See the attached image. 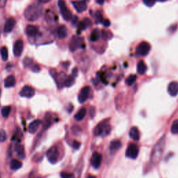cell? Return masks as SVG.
Segmentation results:
<instances>
[{
    "instance_id": "6da1fadb",
    "label": "cell",
    "mask_w": 178,
    "mask_h": 178,
    "mask_svg": "<svg viewBox=\"0 0 178 178\" xmlns=\"http://www.w3.org/2000/svg\"><path fill=\"white\" fill-rule=\"evenodd\" d=\"M165 147V136H163L162 138L158 140L157 144L155 145L152 149L151 157H150V161L152 164L157 165L159 161H161L162 156H163V152L164 151Z\"/></svg>"
},
{
    "instance_id": "7a4b0ae2",
    "label": "cell",
    "mask_w": 178,
    "mask_h": 178,
    "mask_svg": "<svg viewBox=\"0 0 178 178\" xmlns=\"http://www.w3.org/2000/svg\"><path fill=\"white\" fill-rule=\"evenodd\" d=\"M43 7L40 4H32L28 7L24 11V17L27 20L35 21L41 16Z\"/></svg>"
},
{
    "instance_id": "3957f363",
    "label": "cell",
    "mask_w": 178,
    "mask_h": 178,
    "mask_svg": "<svg viewBox=\"0 0 178 178\" xmlns=\"http://www.w3.org/2000/svg\"><path fill=\"white\" fill-rule=\"evenodd\" d=\"M106 132V134H107L110 132V126L107 124V120H104L101 122L97 125L94 131H93V134L95 136H99L102 135L103 134Z\"/></svg>"
},
{
    "instance_id": "277c9868",
    "label": "cell",
    "mask_w": 178,
    "mask_h": 178,
    "mask_svg": "<svg viewBox=\"0 0 178 178\" xmlns=\"http://www.w3.org/2000/svg\"><path fill=\"white\" fill-rule=\"evenodd\" d=\"M58 4L64 19L66 21L70 20L72 19V13L69 10V8L67 7L66 4H65V2L64 0H58Z\"/></svg>"
},
{
    "instance_id": "5b68a950",
    "label": "cell",
    "mask_w": 178,
    "mask_h": 178,
    "mask_svg": "<svg viewBox=\"0 0 178 178\" xmlns=\"http://www.w3.org/2000/svg\"><path fill=\"white\" fill-rule=\"evenodd\" d=\"M151 47L150 45L147 42H142L137 46L136 48V54L140 57H145L149 54L150 51Z\"/></svg>"
},
{
    "instance_id": "8992f818",
    "label": "cell",
    "mask_w": 178,
    "mask_h": 178,
    "mask_svg": "<svg viewBox=\"0 0 178 178\" xmlns=\"http://www.w3.org/2000/svg\"><path fill=\"white\" fill-rule=\"evenodd\" d=\"M59 156V152L58 148L56 146H53L50 149L48 150L47 152V157H48L49 161L52 164H55L57 162Z\"/></svg>"
},
{
    "instance_id": "52a82bcc",
    "label": "cell",
    "mask_w": 178,
    "mask_h": 178,
    "mask_svg": "<svg viewBox=\"0 0 178 178\" xmlns=\"http://www.w3.org/2000/svg\"><path fill=\"white\" fill-rule=\"evenodd\" d=\"M84 40L83 38H81L79 36H73V38H71L70 44H69V48L70 49V50L72 52L75 51L76 49L78 48H80L82 45H83Z\"/></svg>"
},
{
    "instance_id": "ba28073f",
    "label": "cell",
    "mask_w": 178,
    "mask_h": 178,
    "mask_svg": "<svg viewBox=\"0 0 178 178\" xmlns=\"http://www.w3.org/2000/svg\"><path fill=\"white\" fill-rule=\"evenodd\" d=\"M139 155V148L134 143H131L128 145L126 150V156L131 159H136Z\"/></svg>"
},
{
    "instance_id": "9c48e42d",
    "label": "cell",
    "mask_w": 178,
    "mask_h": 178,
    "mask_svg": "<svg viewBox=\"0 0 178 178\" xmlns=\"http://www.w3.org/2000/svg\"><path fill=\"white\" fill-rule=\"evenodd\" d=\"M90 91V89L89 86H85L84 87L83 89H82L79 93V95H78V100H79L80 103L82 104V103L85 102L87 99H88Z\"/></svg>"
},
{
    "instance_id": "30bf717a",
    "label": "cell",
    "mask_w": 178,
    "mask_h": 178,
    "mask_svg": "<svg viewBox=\"0 0 178 178\" xmlns=\"http://www.w3.org/2000/svg\"><path fill=\"white\" fill-rule=\"evenodd\" d=\"M35 95V90L29 86H24L20 92V95L24 98H31Z\"/></svg>"
},
{
    "instance_id": "8fae6325",
    "label": "cell",
    "mask_w": 178,
    "mask_h": 178,
    "mask_svg": "<svg viewBox=\"0 0 178 178\" xmlns=\"http://www.w3.org/2000/svg\"><path fill=\"white\" fill-rule=\"evenodd\" d=\"M24 65L25 67L30 68L34 73H38L40 70L39 65L34 63L32 59L30 58H25L24 59Z\"/></svg>"
},
{
    "instance_id": "7c38bea8",
    "label": "cell",
    "mask_w": 178,
    "mask_h": 178,
    "mask_svg": "<svg viewBox=\"0 0 178 178\" xmlns=\"http://www.w3.org/2000/svg\"><path fill=\"white\" fill-rule=\"evenodd\" d=\"M102 160V157L101 154L95 152L92 155L90 162H91V165H93V168H98L99 166H100Z\"/></svg>"
},
{
    "instance_id": "4fadbf2b",
    "label": "cell",
    "mask_w": 178,
    "mask_h": 178,
    "mask_svg": "<svg viewBox=\"0 0 178 178\" xmlns=\"http://www.w3.org/2000/svg\"><path fill=\"white\" fill-rule=\"evenodd\" d=\"M24 48V43L22 40H18L13 46V53L15 57H20Z\"/></svg>"
},
{
    "instance_id": "5bb4252c",
    "label": "cell",
    "mask_w": 178,
    "mask_h": 178,
    "mask_svg": "<svg viewBox=\"0 0 178 178\" xmlns=\"http://www.w3.org/2000/svg\"><path fill=\"white\" fill-rule=\"evenodd\" d=\"M15 23H16V21H15V18H9L8 19H7V20L6 21L5 24H4V30L5 32L7 33H9L11 32L12 30L13 29V28L15 25Z\"/></svg>"
},
{
    "instance_id": "9a60e30c",
    "label": "cell",
    "mask_w": 178,
    "mask_h": 178,
    "mask_svg": "<svg viewBox=\"0 0 178 178\" xmlns=\"http://www.w3.org/2000/svg\"><path fill=\"white\" fill-rule=\"evenodd\" d=\"M73 5L78 13H82L87 8L86 4L84 1H74L73 2Z\"/></svg>"
},
{
    "instance_id": "2e32d148",
    "label": "cell",
    "mask_w": 178,
    "mask_h": 178,
    "mask_svg": "<svg viewBox=\"0 0 178 178\" xmlns=\"http://www.w3.org/2000/svg\"><path fill=\"white\" fill-rule=\"evenodd\" d=\"M168 92L171 96H176L178 94V82H172L168 84Z\"/></svg>"
},
{
    "instance_id": "e0dca14e",
    "label": "cell",
    "mask_w": 178,
    "mask_h": 178,
    "mask_svg": "<svg viewBox=\"0 0 178 178\" xmlns=\"http://www.w3.org/2000/svg\"><path fill=\"white\" fill-rule=\"evenodd\" d=\"M91 24H92L91 20H90V19H89V18H86V19L83 20L79 24V25H78L77 32L79 33L80 32H82L83 30L86 29L87 27H90V25H91Z\"/></svg>"
},
{
    "instance_id": "ac0fdd59",
    "label": "cell",
    "mask_w": 178,
    "mask_h": 178,
    "mask_svg": "<svg viewBox=\"0 0 178 178\" xmlns=\"http://www.w3.org/2000/svg\"><path fill=\"white\" fill-rule=\"evenodd\" d=\"M40 124H41V121L40 120H36L33 121L32 123H31L29 127H28V131H29V132L31 134L35 133L36 131L38 130Z\"/></svg>"
},
{
    "instance_id": "d6986e66",
    "label": "cell",
    "mask_w": 178,
    "mask_h": 178,
    "mask_svg": "<svg viewBox=\"0 0 178 178\" xmlns=\"http://www.w3.org/2000/svg\"><path fill=\"white\" fill-rule=\"evenodd\" d=\"M38 28L34 25H28L26 27L25 32L29 36H36L38 33Z\"/></svg>"
},
{
    "instance_id": "ffe728a7",
    "label": "cell",
    "mask_w": 178,
    "mask_h": 178,
    "mask_svg": "<svg viewBox=\"0 0 178 178\" xmlns=\"http://www.w3.org/2000/svg\"><path fill=\"white\" fill-rule=\"evenodd\" d=\"M130 137L132 140L137 141L140 139V133L138 128L136 127H133L130 130Z\"/></svg>"
},
{
    "instance_id": "44dd1931",
    "label": "cell",
    "mask_w": 178,
    "mask_h": 178,
    "mask_svg": "<svg viewBox=\"0 0 178 178\" xmlns=\"http://www.w3.org/2000/svg\"><path fill=\"white\" fill-rule=\"evenodd\" d=\"M16 79L13 75H9L4 80V86L6 88H11L15 85Z\"/></svg>"
},
{
    "instance_id": "7402d4cb",
    "label": "cell",
    "mask_w": 178,
    "mask_h": 178,
    "mask_svg": "<svg viewBox=\"0 0 178 178\" xmlns=\"http://www.w3.org/2000/svg\"><path fill=\"white\" fill-rule=\"evenodd\" d=\"M57 34L59 38L64 39L68 36V30L67 28L65 25H61L58 27L57 30Z\"/></svg>"
},
{
    "instance_id": "603a6c76",
    "label": "cell",
    "mask_w": 178,
    "mask_h": 178,
    "mask_svg": "<svg viewBox=\"0 0 178 178\" xmlns=\"http://www.w3.org/2000/svg\"><path fill=\"white\" fill-rule=\"evenodd\" d=\"M22 165H23V164H22V162L20 160H18V159H13L11 161L10 168L11 170H16L20 169L22 167Z\"/></svg>"
},
{
    "instance_id": "cb8c5ba5",
    "label": "cell",
    "mask_w": 178,
    "mask_h": 178,
    "mask_svg": "<svg viewBox=\"0 0 178 178\" xmlns=\"http://www.w3.org/2000/svg\"><path fill=\"white\" fill-rule=\"evenodd\" d=\"M147 70V66L145 64L143 61H140L137 65V72L140 74H143L145 73Z\"/></svg>"
},
{
    "instance_id": "d4e9b609",
    "label": "cell",
    "mask_w": 178,
    "mask_h": 178,
    "mask_svg": "<svg viewBox=\"0 0 178 178\" xmlns=\"http://www.w3.org/2000/svg\"><path fill=\"white\" fill-rule=\"evenodd\" d=\"M86 114V109L85 108H82L80 110L74 115V119L77 121L82 120L83 118L85 117Z\"/></svg>"
},
{
    "instance_id": "484cf974",
    "label": "cell",
    "mask_w": 178,
    "mask_h": 178,
    "mask_svg": "<svg viewBox=\"0 0 178 178\" xmlns=\"http://www.w3.org/2000/svg\"><path fill=\"white\" fill-rule=\"evenodd\" d=\"M121 146H122V144L120 140H112V141L111 142L109 148H110L111 150H117L120 149L121 148Z\"/></svg>"
},
{
    "instance_id": "4316f807",
    "label": "cell",
    "mask_w": 178,
    "mask_h": 178,
    "mask_svg": "<svg viewBox=\"0 0 178 178\" xmlns=\"http://www.w3.org/2000/svg\"><path fill=\"white\" fill-rule=\"evenodd\" d=\"M15 150H16L18 156L21 158H24L25 157V154H24V147L19 143H17L16 145H15Z\"/></svg>"
},
{
    "instance_id": "83f0119b",
    "label": "cell",
    "mask_w": 178,
    "mask_h": 178,
    "mask_svg": "<svg viewBox=\"0 0 178 178\" xmlns=\"http://www.w3.org/2000/svg\"><path fill=\"white\" fill-rule=\"evenodd\" d=\"M0 54H1L3 61H7L8 58V51L7 47H2V48L0 49Z\"/></svg>"
},
{
    "instance_id": "f1b7e54d",
    "label": "cell",
    "mask_w": 178,
    "mask_h": 178,
    "mask_svg": "<svg viewBox=\"0 0 178 178\" xmlns=\"http://www.w3.org/2000/svg\"><path fill=\"white\" fill-rule=\"evenodd\" d=\"M75 77L76 76H74V74H72L70 76L66 78V79L65 81L64 85L66 87H70L71 86H73L74 83V78H75Z\"/></svg>"
},
{
    "instance_id": "f546056e",
    "label": "cell",
    "mask_w": 178,
    "mask_h": 178,
    "mask_svg": "<svg viewBox=\"0 0 178 178\" xmlns=\"http://www.w3.org/2000/svg\"><path fill=\"white\" fill-rule=\"evenodd\" d=\"M99 30L97 29L93 30V32H91V34H90V40L93 42H95L99 39Z\"/></svg>"
},
{
    "instance_id": "4dcf8cb0",
    "label": "cell",
    "mask_w": 178,
    "mask_h": 178,
    "mask_svg": "<svg viewBox=\"0 0 178 178\" xmlns=\"http://www.w3.org/2000/svg\"><path fill=\"white\" fill-rule=\"evenodd\" d=\"M11 111V106H7V107H4L2 109V115L3 117L7 118Z\"/></svg>"
},
{
    "instance_id": "1f68e13d",
    "label": "cell",
    "mask_w": 178,
    "mask_h": 178,
    "mask_svg": "<svg viewBox=\"0 0 178 178\" xmlns=\"http://www.w3.org/2000/svg\"><path fill=\"white\" fill-rule=\"evenodd\" d=\"M136 76L135 74H131L129 77L127 78L126 79V84L128 86H132V84L136 82Z\"/></svg>"
},
{
    "instance_id": "d6a6232c",
    "label": "cell",
    "mask_w": 178,
    "mask_h": 178,
    "mask_svg": "<svg viewBox=\"0 0 178 178\" xmlns=\"http://www.w3.org/2000/svg\"><path fill=\"white\" fill-rule=\"evenodd\" d=\"M170 131L174 134H178V119L175 120L172 124Z\"/></svg>"
},
{
    "instance_id": "836d02e7",
    "label": "cell",
    "mask_w": 178,
    "mask_h": 178,
    "mask_svg": "<svg viewBox=\"0 0 178 178\" xmlns=\"http://www.w3.org/2000/svg\"><path fill=\"white\" fill-rule=\"evenodd\" d=\"M7 139V133L4 130H0V142H4Z\"/></svg>"
},
{
    "instance_id": "e575fe53",
    "label": "cell",
    "mask_w": 178,
    "mask_h": 178,
    "mask_svg": "<svg viewBox=\"0 0 178 178\" xmlns=\"http://www.w3.org/2000/svg\"><path fill=\"white\" fill-rule=\"evenodd\" d=\"M61 178H74V175L73 173H66V172H62L61 173Z\"/></svg>"
},
{
    "instance_id": "d590c367",
    "label": "cell",
    "mask_w": 178,
    "mask_h": 178,
    "mask_svg": "<svg viewBox=\"0 0 178 178\" xmlns=\"http://www.w3.org/2000/svg\"><path fill=\"white\" fill-rule=\"evenodd\" d=\"M143 3L147 6V7H152L153 5L155 4V2H157L156 0H143Z\"/></svg>"
},
{
    "instance_id": "8d00e7d4",
    "label": "cell",
    "mask_w": 178,
    "mask_h": 178,
    "mask_svg": "<svg viewBox=\"0 0 178 178\" xmlns=\"http://www.w3.org/2000/svg\"><path fill=\"white\" fill-rule=\"evenodd\" d=\"M95 18L98 20V22H102V14L100 11H98L95 14Z\"/></svg>"
},
{
    "instance_id": "74e56055",
    "label": "cell",
    "mask_w": 178,
    "mask_h": 178,
    "mask_svg": "<svg viewBox=\"0 0 178 178\" xmlns=\"http://www.w3.org/2000/svg\"><path fill=\"white\" fill-rule=\"evenodd\" d=\"M81 145V143L79 142H78V141H76V140H74V141L73 142V147L74 148V149H79V147Z\"/></svg>"
},
{
    "instance_id": "f35d334b",
    "label": "cell",
    "mask_w": 178,
    "mask_h": 178,
    "mask_svg": "<svg viewBox=\"0 0 178 178\" xmlns=\"http://www.w3.org/2000/svg\"><path fill=\"white\" fill-rule=\"evenodd\" d=\"M102 24H104V26L106 27H109V26H110V24H111V23H110V20H108V19H106L104 20H103L102 21Z\"/></svg>"
},
{
    "instance_id": "ab89813d",
    "label": "cell",
    "mask_w": 178,
    "mask_h": 178,
    "mask_svg": "<svg viewBox=\"0 0 178 178\" xmlns=\"http://www.w3.org/2000/svg\"><path fill=\"white\" fill-rule=\"evenodd\" d=\"M72 22H73V24H74H74H76L78 22V18L77 16H74L73 18V20H72Z\"/></svg>"
},
{
    "instance_id": "60d3db41",
    "label": "cell",
    "mask_w": 178,
    "mask_h": 178,
    "mask_svg": "<svg viewBox=\"0 0 178 178\" xmlns=\"http://www.w3.org/2000/svg\"><path fill=\"white\" fill-rule=\"evenodd\" d=\"M106 0H96V2L99 5H102L105 2Z\"/></svg>"
},
{
    "instance_id": "b9f144b4",
    "label": "cell",
    "mask_w": 178,
    "mask_h": 178,
    "mask_svg": "<svg viewBox=\"0 0 178 178\" xmlns=\"http://www.w3.org/2000/svg\"><path fill=\"white\" fill-rule=\"evenodd\" d=\"M40 2H43V3H47L50 1V0H39Z\"/></svg>"
},
{
    "instance_id": "7bdbcfd3",
    "label": "cell",
    "mask_w": 178,
    "mask_h": 178,
    "mask_svg": "<svg viewBox=\"0 0 178 178\" xmlns=\"http://www.w3.org/2000/svg\"><path fill=\"white\" fill-rule=\"evenodd\" d=\"M156 1L159 2H166L167 0H156Z\"/></svg>"
},
{
    "instance_id": "ee69618b",
    "label": "cell",
    "mask_w": 178,
    "mask_h": 178,
    "mask_svg": "<svg viewBox=\"0 0 178 178\" xmlns=\"http://www.w3.org/2000/svg\"><path fill=\"white\" fill-rule=\"evenodd\" d=\"M88 178H96L95 176H93V175H89L88 177Z\"/></svg>"
},
{
    "instance_id": "f6af8a7d",
    "label": "cell",
    "mask_w": 178,
    "mask_h": 178,
    "mask_svg": "<svg viewBox=\"0 0 178 178\" xmlns=\"http://www.w3.org/2000/svg\"><path fill=\"white\" fill-rule=\"evenodd\" d=\"M0 95H1V90H0Z\"/></svg>"
},
{
    "instance_id": "bcb514c9",
    "label": "cell",
    "mask_w": 178,
    "mask_h": 178,
    "mask_svg": "<svg viewBox=\"0 0 178 178\" xmlns=\"http://www.w3.org/2000/svg\"><path fill=\"white\" fill-rule=\"evenodd\" d=\"M87 1H89V0H87Z\"/></svg>"
}]
</instances>
